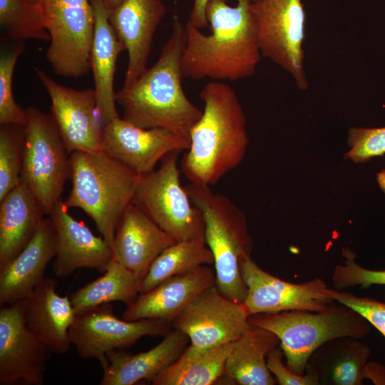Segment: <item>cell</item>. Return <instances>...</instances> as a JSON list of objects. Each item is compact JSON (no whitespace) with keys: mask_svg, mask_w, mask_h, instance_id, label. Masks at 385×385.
Returning <instances> with one entry per match:
<instances>
[{"mask_svg":"<svg viewBox=\"0 0 385 385\" xmlns=\"http://www.w3.org/2000/svg\"><path fill=\"white\" fill-rule=\"evenodd\" d=\"M236 1L232 6L227 0H208L209 35L187 21L181 58L183 78L234 81L255 73L262 55L252 0Z\"/></svg>","mask_w":385,"mask_h":385,"instance_id":"cell-1","label":"cell"},{"mask_svg":"<svg viewBox=\"0 0 385 385\" xmlns=\"http://www.w3.org/2000/svg\"><path fill=\"white\" fill-rule=\"evenodd\" d=\"M185 25L175 16L172 34L158 61L130 86L115 93L123 118L143 128L170 130L190 142L202 111L186 96L182 86L181 58L185 46Z\"/></svg>","mask_w":385,"mask_h":385,"instance_id":"cell-2","label":"cell"},{"mask_svg":"<svg viewBox=\"0 0 385 385\" xmlns=\"http://www.w3.org/2000/svg\"><path fill=\"white\" fill-rule=\"evenodd\" d=\"M199 97L204 110L192 130L181 170L190 183L210 186L241 163L249 137L243 108L232 87L210 82Z\"/></svg>","mask_w":385,"mask_h":385,"instance_id":"cell-3","label":"cell"},{"mask_svg":"<svg viewBox=\"0 0 385 385\" xmlns=\"http://www.w3.org/2000/svg\"><path fill=\"white\" fill-rule=\"evenodd\" d=\"M72 187L66 206L78 207L95 222L111 247L118 224L133 198L140 176L103 151L70 154Z\"/></svg>","mask_w":385,"mask_h":385,"instance_id":"cell-4","label":"cell"},{"mask_svg":"<svg viewBox=\"0 0 385 385\" xmlns=\"http://www.w3.org/2000/svg\"><path fill=\"white\" fill-rule=\"evenodd\" d=\"M185 189L203 215L205 240L214 259L216 287L226 298L243 303L247 289L241 267L251 258L253 249L245 213L227 197L212 192L210 186L190 183Z\"/></svg>","mask_w":385,"mask_h":385,"instance_id":"cell-5","label":"cell"},{"mask_svg":"<svg viewBox=\"0 0 385 385\" xmlns=\"http://www.w3.org/2000/svg\"><path fill=\"white\" fill-rule=\"evenodd\" d=\"M334 303L324 311H283L250 315V323L275 334L287 367L304 375L312 354L324 344L343 337L358 339L371 332V324L354 309Z\"/></svg>","mask_w":385,"mask_h":385,"instance_id":"cell-6","label":"cell"},{"mask_svg":"<svg viewBox=\"0 0 385 385\" xmlns=\"http://www.w3.org/2000/svg\"><path fill=\"white\" fill-rule=\"evenodd\" d=\"M179 153H169L157 170L140 176L132 202L176 242L205 239L202 212L180 184Z\"/></svg>","mask_w":385,"mask_h":385,"instance_id":"cell-7","label":"cell"},{"mask_svg":"<svg viewBox=\"0 0 385 385\" xmlns=\"http://www.w3.org/2000/svg\"><path fill=\"white\" fill-rule=\"evenodd\" d=\"M26 110L21 182L49 215L71 176L68 153L51 115L32 106Z\"/></svg>","mask_w":385,"mask_h":385,"instance_id":"cell-8","label":"cell"},{"mask_svg":"<svg viewBox=\"0 0 385 385\" xmlns=\"http://www.w3.org/2000/svg\"><path fill=\"white\" fill-rule=\"evenodd\" d=\"M50 35L46 58L53 72L77 78L91 70L94 14L91 0H40Z\"/></svg>","mask_w":385,"mask_h":385,"instance_id":"cell-9","label":"cell"},{"mask_svg":"<svg viewBox=\"0 0 385 385\" xmlns=\"http://www.w3.org/2000/svg\"><path fill=\"white\" fill-rule=\"evenodd\" d=\"M251 6L258 25L262 55L287 71L299 90H307L302 1L252 0Z\"/></svg>","mask_w":385,"mask_h":385,"instance_id":"cell-10","label":"cell"},{"mask_svg":"<svg viewBox=\"0 0 385 385\" xmlns=\"http://www.w3.org/2000/svg\"><path fill=\"white\" fill-rule=\"evenodd\" d=\"M172 329L171 324L163 320L119 319L111 303H107L76 314L69 338L82 359L96 358L102 365L108 351L126 349L144 337H165Z\"/></svg>","mask_w":385,"mask_h":385,"instance_id":"cell-11","label":"cell"},{"mask_svg":"<svg viewBox=\"0 0 385 385\" xmlns=\"http://www.w3.org/2000/svg\"><path fill=\"white\" fill-rule=\"evenodd\" d=\"M250 316L244 303L226 298L214 284L195 297L171 324L188 337L190 346L205 349L238 339L253 327Z\"/></svg>","mask_w":385,"mask_h":385,"instance_id":"cell-12","label":"cell"},{"mask_svg":"<svg viewBox=\"0 0 385 385\" xmlns=\"http://www.w3.org/2000/svg\"><path fill=\"white\" fill-rule=\"evenodd\" d=\"M35 72L51 98V115L68 154L103 152L94 88L76 90L59 84L38 68Z\"/></svg>","mask_w":385,"mask_h":385,"instance_id":"cell-13","label":"cell"},{"mask_svg":"<svg viewBox=\"0 0 385 385\" xmlns=\"http://www.w3.org/2000/svg\"><path fill=\"white\" fill-rule=\"evenodd\" d=\"M241 270L247 289L243 303L250 315L291 310L320 312L336 302L320 278L299 284L289 282L265 271L251 258L242 263Z\"/></svg>","mask_w":385,"mask_h":385,"instance_id":"cell-14","label":"cell"},{"mask_svg":"<svg viewBox=\"0 0 385 385\" xmlns=\"http://www.w3.org/2000/svg\"><path fill=\"white\" fill-rule=\"evenodd\" d=\"M52 353L26 327L19 302L1 306V385H42Z\"/></svg>","mask_w":385,"mask_h":385,"instance_id":"cell-15","label":"cell"},{"mask_svg":"<svg viewBox=\"0 0 385 385\" xmlns=\"http://www.w3.org/2000/svg\"><path fill=\"white\" fill-rule=\"evenodd\" d=\"M190 142L162 128H143L119 116L103 127V151L140 175L173 151L188 150Z\"/></svg>","mask_w":385,"mask_h":385,"instance_id":"cell-16","label":"cell"},{"mask_svg":"<svg viewBox=\"0 0 385 385\" xmlns=\"http://www.w3.org/2000/svg\"><path fill=\"white\" fill-rule=\"evenodd\" d=\"M166 9L161 0H121L108 20L128 52L123 86L132 84L148 68L155 31Z\"/></svg>","mask_w":385,"mask_h":385,"instance_id":"cell-17","label":"cell"},{"mask_svg":"<svg viewBox=\"0 0 385 385\" xmlns=\"http://www.w3.org/2000/svg\"><path fill=\"white\" fill-rule=\"evenodd\" d=\"M61 200L48 215L57 238L53 271L57 277L70 275L80 268L103 273L113 258L110 245L95 235L83 222L73 218Z\"/></svg>","mask_w":385,"mask_h":385,"instance_id":"cell-18","label":"cell"},{"mask_svg":"<svg viewBox=\"0 0 385 385\" xmlns=\"http://www.w3.org/2000/svg\"><path fill=\"white\" fill-rule=\"evenodd\" d=\"M175 242L132 202L116 227L113 258L133 272L141 283L155 259Z\"/></svg>","mask_w":385,"mask_h":385,"instance_id":"cell-19","label":"cell"},{"mask_svg":"<svg viewBox=\"0 0 385 385\" xmlns=\"http://www.w3.org/2000/svg\"><path fill=\"white\" fill-rule=\"evenodd\" d=\"M214 284L215 271L206 265L199 266L188 272L170 277L146 292L140 293L136 299L127 306L122 318L128 321L159 319L171 324L195 297Z\"/></svg>","mask_w":385,"mask_h":385,"instance_id":"cell-20","label":"cell"},{"mask_svg":"<svg viewBox=\"0 0 385 385\" xmlns=\"http://www.w3.org/2000/svg\"><path fill=\"white\" fill-rule=\"evenodd\" d=\"M370 348L352 337L329 341L311 356L307 366L317 374L319 384L361 385L365 379L385 384V368L368 363Z\"/></svg>","mask_w":385,"mask_h":385,"instance_id":"cell-21","label":"cell"},{"mask_svg":"<svg viewBox=\"0 0 385 385\" xmlns=\"http://www.w3.org/2000/svg\"><path fill=\"white\" fill-rule=\"evenodd\" d=\"M57 283L44 277L25 299L20 301L28 329L54 353H66L71 344L69 330L76 312L70 297L56 292Z\"/></svg>","mask_w":385,"mask_h":385,"instance_id":"cell-22","label":"cell"},{"mask_svg":"<svg viewBox=\"0 0 385 385\" xmlns=\"http://www.w3.org/2000/svg\"><path fill=\"white\" fill-rule=\"evenodd\" d=\"M56 250V232L51 218L45 217L24 249L0 269V305L27 297L44 278L46 267Z\"/></svg>","mask_w":385,"mask_h":385,"instance_id":"cell-23","label":"cell"},{"mask_svg":"<svg viewBox=\"0 0 385 385\" xmlns=\"http://www.w3.org/2000/svg\"><path fill=\"white\" fill-rule=\"evenodd\" d=\"M190 340L182 331L173 329L163 340L150 349L137 354L125 349H114L106 355L101 365V385H133L140 381L151 382L171 364L188 346Z\"/></svg>","mask_w":385,"mask_h":385,"instance_id":"cell-24","label":"cell"},{"mask_svg":"<svg viewBox=\"0 0 385 385\" xmlns=\"http://www.w3.org/2000/svg\"><path fill=\"white\" fill-rule=\"evenodd\" d=\"M94 14V31L91 49V70L94 81L97 108L105 124L118 117L116 110L114 75L119 54L125 47L108 20V11L102 0H91Z\"/></svg>","mask_w":385,"mask_h":385,"instance_id":"cell-25","label":"cell"},{"mask_svg":"<svg viewBox=\"0 0 385 385\" xmlns=\"http://www.w3.org/2000/svg\"><path fill=\"white\" fill-rule=\"evenodd\" d=\"M45 215L41 203L21 182L0 201V269L28 245Z\"/></svg>","mask_w":385,"mask_h":385,"instance_id":"cell-26","label":"cell"},{"mask_svg":"<svg viewBox=\"0 0 385 385\" xmlns=\"http://www.w3.org/2000/svg\"><path fill=\"white\" fill-rule=\"evenodd\" d=\"M279 344L275 334L253 326L233 342L225 374L219 381L240 385L275 384L276 380L267 365V357Z\"/></svg>","mask_w":385,"mask_h":385,"instance_id":"cell-27","label":"cell"},{"mask_svg":"<svg viewBox=\"0 0 385 385\" xmlns=\"http://www.w3.org/2000/svg\"><path fill=\"white\" fill-rule=\"evenodd\" d=\"M233 342L205 349H196L188 346L175 361L153 379L152 384H216L225 374V362Z\"/></svg>","mask_w":385,"mask_h":385,"instance_id":"cell-28","label":"cell"},{"mask_svg":"<svg viewBox=\"0 0 385 385\" xmlns=\"http://www.w3.org/2000/svg\"><path fill=\"white\" fill-rule=\"evenodd\" d=\"M102 274V276L78 289L69 297L76 314L113 302H121L128 306L140 294V279L113 258Z\"/></svg>","mask_w":385,"mask_h":385,"instance_id":"cell-29","label":"cell"},{"mask_svg":"<svg viewBox=\"0 0 385 385\" xmlns=\"http://www.w3.org/2000/svg\"><path fill=\"white\" fill-rule=\"evenodd\" d=\"M213 262L212 254L205 239L175 242L153 262L140 283V293L150 290L170 277Z\"/></svg>","mask_w":385,"mask_h":385,"instance_id":"cell-30","label":"cell"},{"mask_svg":"<svg viewBox=\"0 0 385 385\" xmlns=\"http://www.w3.org/2000/svg\"><path fill=\"white\" fill-rule=\"evenodd\" d=\"M1 39L21 42L27 39L50 41L40 2L0 0Z\"/></svg>","mask_w":385,"mask_h":385,"instance_id":"cell-31","label":"cell"},{"mask_svg":"<svg viewBox=\"0 0 385 385\" xmlns=\"http://www.w3.org/2000/svg\"><path fill=\"white\" fill-rule=\"evenodd\" d=\"M25 125L0 124V201L21 183Z\"/></svg>","mask_w":385,"mask_h":385,"instance_id":"cell-32","label":"cell"},{"mask_svg":"<svg viewBox=\"0 0 385 385\" xmlns=\"http://www.w3.org/2000/svg\"><path fill=\"white\" fill-rule=\"evenodd\" d=\"M23 41L16 43L0 56V124L17 123L25 125L26 110L15 101L12 82L15 66L19 57L24 53Z\"/></svg>","mask_w":385,"mask_h":385,"instance_id":"cell-33","label":"cell"},{"mask_svg":"<svg viewBox=\"0 0 385 385\" xmlns=\"http://www.w3.org/2000/svg\"><path fill=\"white\" fill-rule=\"evenodd\" d=\"M345 260L337 265L332 275V283L337 290L361 286L364 288L374 284L385 285V270H372L361 267L355 261L356 256L349 248L342 251Z\"/></svg>","mask_w":385,"mask_h":385,"instance_id":"cell-34","label":"cell"},{"mask_svg":"<svg viewBox=\"0 0 385 385\" xmlns=\"http://www.w3.org/2000/svg\"><path fill=\"white\" fill-rule=\"evenodd\" d=\"M345 159L355 163L367 162L385 154V127H353L349 130Z\"/></svg>","mask_w":385,"mask_h":385,"instance_id":"cell-35","label":"cell"},{"mask_svg":"<svg viewBox=\"0 0 385 385\" xmlns=\"http://www.w3.org/2000/svg\"><path fill=\"white\" fill-rule=\"evenodd\" d=\"M327 293L336 302L359 312L385 337V302L332 288Z\"/></svg>","mask_w":385,"mask_h":385,"instance_id":"cell-36","label":"cell"},{"mask_svg":"<svg viewBox=\"0 0 385 385\" xmlns=\"http://www.w3.org/2000/svg\"><path fill=\"white\" fill-rule=\"evenodd\" d=\"M284 352L279 346L272 350L267 357L269 371L279 385H317L319 384L316 372L307 366L304 375L292 371L282 361Z\"/></svg>","mask_w":385,"mask_h":385,"instance_id":"cell-37","label":"cell"},{"mask_svg":"<svg viewBox=\"0 0 385 385\" xmlns=\"http://www.w3.org/2000/svg\"><path fill=\"white\" fill-rule=\"evenodd\" d=\"M208 0H194L189 21L198 29L208 26L205 15V8Z\"/></svg>","mask_w":385,"mask_h":385,"instance_id":"cell-38","label":"cell"},{"mask_svg":"<svg viewBox=\"0 0 385 385\" xmlns=\"http://www.w3.org/2000/svg\"><path fill=\"white\" fill-rule=\"evenodd\" d=\"M376 181L379 188L385 194V169H382L377 173Z\"/></svg>","mask_w":385,"mask_h":385,"instance_id":"cell-39","label":"cell"},{"mask_svg":"<svg viewBox=\"0 0 385 385\" xmlns=\"http://www.w3.org/2000/svg\"><path fill=\"white\" fill-rule=\"evenodd\" d=\"M108 12L117 6L121 0H102Z\"/></svg>","mask_w":385,"mask_h":385,"instance_id":"cell-40","label":"cell"},{"mask_svg":"<svg viewBox=\"0 0 385 385\" xmlns=\"http://www.w3.org/2000/svg\"><path fill=\"white\" fill-rule=\"evenodd\" d=\"M29 2H31V3H38L40 2V0H27Z\"/></svg>","mask_w":385,"mask_h":385,"instance_id":"cell-41","label":"cell"}]
</instances>
